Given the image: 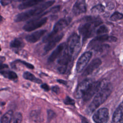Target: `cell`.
<instances>
[{"mask_svg": "<svg viewBox=\"0 0 123 123\" xmlns=\"http://www.w3.org/2000/svg\"><path fill=\"white\" fill-rule=\"evenodd\" d=\"M80 37L77 34L73 33L68 38L66 48L73 57L74 55L78 52L80 48Z\"/></svg>", "mask_w": 123, "mask_h": 123, "instance_id": "cell-4", "label": "cell"}, {"mask_svg": "<svg viewBox=\"0 0 123 123\" xmlns=\"http://www.w3.org/2000/svg\"><path fill=\"white\" fill-rule=\"evenodd\" d=\"M92 83V81L89 79H86L82 81L76 88L74 94L75 98H83Z\"/></svg>", "mask_w": 123, "mask_h": 123, "instance_id": "cell-9", "label": "cell"}, {"mask_svg": "<svg viewBox=\"0 0 123 123\" xmlns=\"http://www.w3.org/2000/svg\"><path fill=\"white\" fill-rule=\"evenodd\" d=\"M105 11V7L102 4H98L94 6L91 10L93 13H102Z\"/></svg>", "mask_w": 123, "mask_h": 123, "instance_id": "cell-25", "label": "cell"}, {"mask_svg": "<svg viewBox=\"0 0 123 123\" xmlns=\"http://www.w3.org/2000/svg\"><path fill=\"white\" fill-rule=\"evenodd\" d=\"M101 64V60L98 58L94 59L87 66L83 72V76H87L92 74Z\"/></svg>", "mask_w": 123, "mask_h": 123, "instance_id": "cell-14", "label": "cell"}, {"mask_svg": "<svg viewBox=\"0 0 123 123\" xmlns=\"http://www.w3.org/2000/svg\"><path fill=\"white\" fill-rule=\"evenodd\" d=\"M108 83V82L105 80L93 82L83 98L84 101H87L89 100L95 94L98 93L102 88H103Z\"/></svg>", "mask_w": 123, "mask_h": 123, "instance_id": "cell-6", "label": "cell"}, {"mask_svg": "<svg viewBox=\"0 0 123 123\" xmlns=\"http://www.w3.org/2000/svg\"><path fill=\"white\" fill-rule=\"evenodd\" d=\"M2 20H3V18H2V17L0 15V24L2 22Z\"/></svg>", "mask_w": 123, "mask_h": 123, "instance_id": "cell-37", "label": "cell"}, {"mask_svg": "<svg viewBox=\"0 0 123 123\" xmlns=\"http://www.w3.org/2000/svg\"><path fill=\"white\" fill-rule=\"evenodd\" d=\"M109 116V110L106 108L98 110L93 115V120L95 123H107Z\"/></svg>", "mask_w": 123, "mask_h": 123, "instance_id": "cell-10", "label": "cell"}, {"mask_svg": "<svg viewBox=\"0 0 123 123\" xmlns=\"http://www.w3.org/2000/svg\"><path fill=\"white\" fill-rule=\"evenodd\" d=\"M73 57L69 53L66 46L58 57L57 62L59 65L58 71L60 74H65L68 69L69 64L73 60Z\"/></svg>", "mask_w": 123, "mask_h": 123, "instance_id": "cell-3", "label": "cell"}, {"mask_svg": "<svg viewBox=\"0 0 123 123\" xmlns=\"http://www.w3.org/2000/svg\"><path fill=\"white\" fill-rule=\"evenodd\" d=\"M10 45L12 48L21 49L24 47L25 43L22 40L19 38H15L11 41Z\"/></svg>", "mask_w": 123, "mask_h": 123, "instance_id": "cell-23", "label": "cell"}, {"mask_svg": "<svg viewBox=\"0 0 123 123\" xmlns=\"http://www.w3.org/2000/svg\"><path fill=\"white\" fill-rule=\"evenodd\" d=\"M0 74L3 75L5 78L9 79L11 80H16L18 78L17 74L13 71L8 70L0 71Z\"/></svg>", "mask_w": 123, "mask_h": 123, "instance_id": "cell-20", "label": "cell"}, {"mask_svg": "<svg viewBox=\"0 0 123 123\" xmlns=\"http://www.w3.org/2000/svg\"><path fill=\"white\" fill-rule=\"evenodd\" d=\"M17 1H26V0H16Z\"/></svg>", "mask_w": 123, "mask_h": 123, "instance_id": "cell-38", "label": "cell"}, {"mask_svg": "<svg viewBox=\"0 0 123 123\" xmlns=\"http://www.w3.org/2000/svg\"><path fill=\"white\" fill-rule=\"evenodd\" d=\"M46 32V30H39L37 31L27 35L25 37V39L27 42L30 43H35L38 41Z\"/></svg>", "mask_w": 123, "mask_h": 123, "instance_id": "cell-17", "label": "cell"}, {"mask_svg": "<svg viewBox=\"0 0 123 123\" xmlns=\"http://www.w3.org/2000/svg\"><path fill=\"white\" fill-rule=\"evenodd\" d=\"M66 44L65 43H62L60 44L51 53L48 59V62L49 63L53 62L57 58H58L62 53V51L65 48Z\"/></svg>", "mask_w": 123, "mask_h": 123, "instance_id": "cell-15", "label": "cell"}, {"mask_svg": "<svg viewBox=\"0 0 123 123\" xmlns=\"http://www.w3.org/2000/svg\"><path fill=\"white\" fill-rule=\"evenodd\" d=\"M117 38L115 37H114L113 36H109L107 35H100V36H98L94 38L89 44L91 46V47H92L96 45L101 44L100 43L104 42L105 41L115 42Z\"/></svg>", "mask_w": 123, "mask_h": 123, "instance_id": "cell-12", "label": "cell"}, {"mask_svg": "<svg viewBox=\"0 0 123 123\" xmlns=\"http://www.w3.org/2000/svg\"><path fill=\"white\" fill-rule=\"evenodd\" d=\"M5 58L3 56H0V71L3 70L4 69L8 68V66L7 64H4L3 62L5 61Z\"/></svg>", "mask_w": 123, "mask_h": 123, "instance_id": "cell-29", "label": "cell"}, {"mask_svg": "<svg viewBox=\"0 0 123 123\" xmlns=\"http://www.w3.org/2000/svg\"><path fill=\"white\" fill-rule=\"evenodd\" d=\"M47 114H48V120H50L52 119H53L56 115L55 112L51 110H48L47 111Z\"/></svg>", "mask_w": 123, "mask_h": 123, "instance_id": "cell-31", "label": "cell"}, {"mask_svg": "<svg viewBox=\"0 0 123 123\" xmlns=\"http://www.w3.org/2000/svg\"><path fill=\"white\" fill-rule=\"evenodd\" d=\"M54 3L55 0H49L45 2L33 9L18 14L15 16L14 20L15 22H24L32 17L37 16L51 6Z\"/></svg>", "mask_w": 123, "mask_h": 123, "instance_id": "cell-1", "label": "cell"}, {"mask_svg": "<svg viewBox=\"0 0 123 123\" xmlns=\"http://www.w3.org/2000/svg\"><path fill=\"white\" fill-rule=\"evenodd\" d=\"M51 90H52L53 92H55L56 93H58L59 92V90H60V88L57 86H54L52 87Z\"/></svg>", "mask_w": 123, "mask_h": 123, "instance_id": "cell-35", "label": "cell"}, {"mask_svg": "<svg viewBox=\"0 0 123 123\" xmlns=\"http://www.w3.org/2000/svg\"><path fill=\"white\" fill-rule=\"evenodd\" d=\"M23 77L25 79L29 80L31 82H34L37 84L42 83V81L39 78H37L34 74L29 72H25L23 74Z\"/></svg>", "mask_w": 123, "mask_h": 123, "instance_id": "cell-21", "label": "cell"}, {"mask_svg": "<svg viewBox=\"0 0 123 123\" xmlns=\"http://www.w3.org/2000/svg\"><path fill=\"white\" fill-rule=\"evenodd\" d=\"M71 20L69 18H62L59 20L54 25L52 31L43 39V42H48L49 41L54 38L57 34L62 31L64 28L67 26L70 23Z\"/></svg>", "mask_w": 123, "mask_h": 123, "instance_id": "cell-5", "label": "cell"}, {"mask_svg": "<svg viewBox=\"0 0 123 123\" xmlns=\"http://www.w3.org/2000/svg\"><path fill=\"white\" fill-rule=\"evenodd\" d=\"M123 121V101L115 111L112 119V123H121Z\"/></svg>", "mask_w": 123, "mask_h": 123, "instance_id": "cell-16", "label": "cell"}, {"mask_svg": "<svg viewBox=\"0 0 123 123\" xmlns=\"http://www.w3.org/2000/svg\"><path fill=\"white\" fill-rule=\"evenodd\" d=\"M92 56V52L86 51L78 59L76 65V70L77 73L81 72L86 66Z\"/></svg>", "mask_w": 123, "mask_h": 123, "instance_id": "cell-11", "label": "cell"}, {"mask_svg": "<svg viewBox=\"0 0 123 123\" xmlns=\"http://www.w3.org/2000/svg\"><path fill=\"white\" fill-rule=\"evenodd\" d=\"M123 18V14L119 12H114L110 17V20L112 21H116Z\"/></svg>", "mask_w": 123, "mask_h": 123, "instance_id": "cell-26", "label": "cell"}, {"mask_svg": "<svg viewBox=\"0 0 123 123\" xmlns=\"http://www.w3.org/2000/svg\"><path fill=\"white\" fill-rule=\"evenodd\" d=\"M23 116L20 112H16L13 116V123H22Z\"/></svg>", "mask_w": 123, "mask_h": 123, "instance_id": "cell-28", "label": "cell"}, {"mask_svg": "<svg viewBox=\"0 0 123 123\" xmlns=\"http://www.w3.org/2000/svg\"><path fill=\"white\" fill-rule=\"evenodd\" d=\"M48 18L47 17L35 18L28 22L24 26L23 29L27 32H30L38 28L45 25Z\"/></svg>", "mask_w": 123, "mask_h": 123, "instance_id": "cell-8", "label": "cell"}, {"mask_svg": "<svg viewBox=\"0 0 123 123\" xmlns=\"http://www.w3.org/2000/svg\"><path fill=\"white\" fill-rule=\"evenodd\" d=\"M43 0H27L19 4L18 8L20 10L26 9L31 7L37 5L39 3L42 2Z\"/></svg>", "mask_w": 123, "mask_h": 123, "instance_id": "cell-19", "label": "cell"}, {"mask_svg": "<svg viewBox=\"0 0 123 123\" xmlns=\"http://www.w3.org/2000/svg\"><path fill=\"white\" fill-rule=\"evenodd\" d=\"M63 37V34L61 33L55 36L54 38H53L49 41L44 48L45 52L47 53L50 51L51 49H52L53 48H54L56 44L62 39Z\"/></svg>", "mask_w": 123, "mask_h": 123, "instance_id": "cell-18", "label": "cell"}, {"mask_svg": "<svg viewBox=\"0 0 123 123\" xmlns=\"http://www.w3.org/2000/svg\"><path fill=\"white\" fill-rule=\"evenodd\" d=\"M121 123H123V122H122Z\"/></svg>", "mask_w": 123, "mask_h": 123, "instance_id": "cell-40", "label": "cell"}, {"mask_svg": "<svg viewBox=\"0 0 123 123\" xmlns=\"http://www.w3.org/2000/svg\"><path fill=\"white\" fill-rule=\"evenodd\" d=\"M60 10V6L59 5H58L57 6H55L52 7V8H51L49 10V12H51L52 13H54V12H59Z\"/></svg>", "mask_w": 123, "mask_h": 123, "instance_id": "cell-33", "label": "cell"}, {"mask_svg": "<svg viewBox=\"0 0 123 123\" xmlns=\"http://www.w3.org/2000/svg\"><path fill=\"white\" fill-rule=\"evenodd\" d=\"M12 1V0H0V2L3 6H6L11 4Z\"/></svg>", "mask_w": 123, "mask_h": 123, "instance_id": "cell-32", "label": "cell"}, {"mask_svg": "<svg viewBox=\"0 0 123 123\" xmlns=\"http://www.w3.org/2000/svg\"><path fill=\"white\" fill-rule=\"evenodd\" d=\"M112 88L111 85L108 83L103 88L96 94V95L86 110V112L88 114L92 113L96 109L105 101L111 95L112 92Z\"/></svg>", "mask_w": 123, "mask_h": 123, "instance_id": "cell-2", "label": "cell"}, {"mask_svg": "<svg viewBox=\"0 0 123 123\" xmlns=\"http://www.w3.org/2000/svg\"><path fill=\"white\" fill-rule=\"evenodd\" d=\"M57 81L58 82H59L60 84H62L64 85H66L67 84V82L65 80H62V79H58Z\"/></svg>", "mask_w": 123, "mask_h": 123, "instance_id": "cell-36", "label": "cell"}, {"mask_svg": "<svg viewBox=\"0 0 123 123\" xmlns=\"http://www.w3.org/2000/svg\"><path fill=\"white\" fill-rule=\"evenodd\" d=\"M13 117V111L12 110L8 111L1 117L0 123H11Z\"/></svg>", "mask_w": 123, "mask_h": 123, "instance_id": "cell-22", "label": "cell"}, {"mask_svg": "<svg viewBox=\"0 0 123 123\" xmlns=\"http://www.w3.org/2000/svg\"><path fill=\"white\" fill-rule=\"evenodd\" d=\"M108 32V29L104 25H102L99 27V28L97 30L96 33L98 35H103L104 34H106Z\"/></svg>", "mask_w": 123, "mask_h": 123, "instance_id": "cell-27", "label": "cell"}, {"mask_svg": "<svg viewBox=\"0 0 123 123\" xmlns=\"http://www.w3.org/2000/svg\"><path fill=\"white\" fill-rule=\"evenodd\" d=\"M63 102L66 105H74L75 104L74 100L71 98L69 96H66L65 99L63 100Z\"/></svg>", "mask_w": 123, "mask_h": 123, "instance_id": "cell-30", "label": "cell"}, {"mask_svg": "<svg viewBox=\"0 0 123 123\" xmlns=\"http://www.w3.org/2000/svg\"><path fill=\"white\" fill-rule=\"evenodd\" d=\"M86 7L85 0H78L74 5L72 12L75 15L85 13L86 12Z\"/></svg>", "mask_w": 123, "mask_h": 123, "instance_id": "cell-13", "label": "cell"}, {"mask_svg": "<svg viewBox=\"0 0 123 123\" xmlns=\"http://www.w3.org/2000/svg\"><path fill=\"white\" fill-rule=\"evenodd\" d=\"M97 25H98L96 23L91 22H88L80 25L78 30L84 40L90 37L93 35L95 28Z\"/></svg>", "mask_w": 123, "mask_h": 123, "instance_id": "cell-7", "label": "cell"}, {"mask_svg": "<svg viewBox=\"0 0 123 123\" xmlns=\"http://www.w3.org/2000/svg\"><path fill=\"white\" fill-rule=\"evenodd\" d=\"M40 87H41L43 90H44L45 91H49V89H50L49 86L47 84H45V83L42 84V85H41Z\"/></svg>", "mask_w": 123, "mask_h": 123, "instance_id": "cell-34", "label": "cell"}, {"mask_svg": "<svg viewBox=\"0 0 123 123\" xmlns=\"http://www.w3.org/2000/svg\"><path fill=\"white\" fill-rule=\"evenodd\" d=\"M1 47H0V51H1Z\"/></svg>", "mask_w": 123, "mask_h": 123, "instance_id": "cell-39", "label": "cell"}, {"mask_svg": "<svg viewBox=\"0 0 123 123\" xmlns=\"http://www.w3.org/2000/svg\"><path fill=\"white\" fill-rule=\"evenodd\" d=\"M18 62H19V63H22V64L24 65L27 68H29V69H33L34 68V66L33 64L30 63H28V62H26L25 61H22V60H15V61L13 62L11 65H12V67H14V65L15 63H18Z\"/></svg>", "mask_w": 123, "mask_h": 123, "instance_id": "cell-24", "label": "cell"}]
</instances>
